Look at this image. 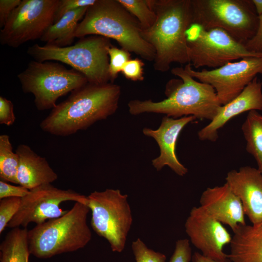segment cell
I'll use <instances>...</instances> for the list:
<instances>
[{
	"mask_svg": "<svg viewBox=\"0 0 262 262\" xmlns=\"http://www.w3.org/2000/svg\"><path fill=\"white\" fill-rule=\"evenodd\" d=\"M120 87L109 82H88L74 90L64 101L57 104L40 123L45 132L59 136L85 130L96 122L107 119L118 108Z\"/></svg>",
	"mask_w": 262,
	"mask_h": 262,
	"instance_id": "obj_1",
	"label": "cell"
},
{
	"mask_svg": "<svg viewBox=\"0 0 262 262\" xmlns=\"http://www.w3.org/2000/svg\"><path fill=\"white\" fill-rule=\"evenodd\" d=\"M148 1L156 18L142 35L155 50L154 69L165 72L174 63H190L186 33L192 24L191 0Z\"/></svg>",
	"mask_w": 262,
	"mask_h": 262,
	"instance_id": "obj_2",
	"label": "cell"
},
{
	"mask_svg": "<svg viewBox=\"0 0 262 262\" xmlns=\"http://www.w3.org/2000/svg\"><path fill=\"white\" fill-rule=\"evenodd\" d=\"M171 72L180 79H171L166 83V98L158 102L131 100L128 104L130 113L163 114L174 118L192 115L211 121L222 106L214 88L192 77L184 67L173 68Z\"/></svg>",
	"mask_w": 262,
	"mask_h": 262,
	"instance_id": "obj_3",
	"label": "cell"
},
{
	"mask_svg": "<svg viewBox=\"0 0 262 262\" xmlns=\"http://www.w3.org/2000/svg\"><path fill=\"white\" fill-rule=\"evenodd\" d=\"M138 22L117 0H97L89 6L77 28L75 37L98 35L116 41L121 48L148 61L155 51L142 37Z\"/></svg>",
	"mask_w": 262,
	"mask_h": 262,
	"instance_id": "obj_4",
	"label": "cell"
},
{
	"mask_svg": "<svg viewBox=\"0 0 262 262\" xmlns=\"http://www.w3.org/2000/svg\"><path fill=\"white\" fill-rule=\"evenodd\" d=\"M89 207L76 202L63 215L36 225L28 231L31 254L48 259L84 247L92 238L87 224Z\"/></svg>",
	"mask_w": 262,
	"mask_h": 262,
	"instance_id": "obj_5",
	"label": "cell"
},
{
	"mask_svg": "<svg viewBox=\"0 0 262 262\" xmlns=\"http://www.w3.org/2000/svg\"><path fill=\"white\" fill-rule=\"evenodd\" d=\"M111 46L110 39L92 35L65 47L35 44L27 53L38 62L54 60L68 65L82 74L89 83L102 84L111 82L108 50Z\"/></svg>",
	"mask_w": 262,
	"mask_h": 262,
	"instance_id": "obj_6",
	"label": "cell"
},
{
	"mask_svg": "<svg viewBox=\"0 0 262 262\" xmlns=\"http://www.w3.org/2000/svg\"><path fill=\"white\" fill-rule=\"evenodd\" d=\"M192 24L220 28L245 44L256 34L259 16L252 0H191Z\"/></svg>",
	"mask_w": 262,
	"mask_h": 262,
	"instance_id": "obj_7",
	"label": "cell"
},
{
	"mask_svg": "<svg viewBox=\"0 0 262 262\" xmlns=\"http://www.w3.org/2000/svg\"><path fill=\"white\" fill-rule=\"evenodd\" d=\"M22 91L34 97L39 111L53 109L58 99L87 84L86 77L58 63L33 60L17 76Z\"/></svg>",
	"mask_w": 262,
	"mask_h": 262,
	"instance_id": "obj_8",
	"label": "cell"
},
{
	"mask_svg": "<svg viewBox=\"0 0 262 262\" xmlns=\"http://www.w3.org/2000/svg\"><path fill=\"white\" fill-rule=\"evenodd\" d=\"M87 205L93 229L109 242L113 252H121L132 223L128 195L118 189L95 191L87 196Z\"/></svg>",
	"mask_w": 262,
	"mask_h": 262,
	"instance_id": "obj_9",
	"label": "cell"
},
{
	"mask_svg": "<svg viewBox=\"0 0 262 262\" xmlns=\"http://www.w3.org/2000/svg\"><path fill=\"white\" fill-rule=\"evenodd\" d=\"M190 63L195 68L215 69L246 57H262V53L249 51L220 28L204 29L192 23L186 33Z\"/></svg>",
	"mask_w": 262,
	"mask_h": 262,
	"instance_id": "obj_10",
	"label": "cell"
},
{
	"mask_svg": "<svg viewBox=\"0 0 262 262\" xmlns=\"http://www.w3.org/2000/svg\"><path fill=\"white\" fill-rule=\"evenodd\" d=\"M59 0H22L0 31V43L16 48L40 39L54 23Z\"/></svg>",
	"mask_w": 262,
	"mask_h": 262,
	"instance_id": "obj_11",
	"label": "cell"
},
{
	"mask_svg": "<svg viewBox=\"0 0 262 262\" xmlns=\"http://www.w3.org/2000/svg\"><path fill=\"white\" fill-rule=\"evenodd\" d=\"M68 201L87 205V196L71 189L57 188L51 183L38 186L21 198L19 208L7 227L26 228L32 222L39 225L58 218L68 211L60 208L61 204Z\"/></svg>",
	"mask_w": 262,
	"mask_h": 262,
	"instance_id": "obj_12",
	"label": "cell"
},
{
	"mask_svg": "<svg viewBox=\"0 0 262 262\" xmlns=\"http://www.w3.org/2000/svg\"><path fill=\"white\" fill-rule=\"evenodd\" d=\"M184 68L194 78L211 85L223 105L238 96L258 74H262V57H246L210 70L196 71L190 63Z\"/></svg>",
	"mask_w": 262,
	"mask_h": 262,
	"instance_id": "obj_13",
	"label": "cell"
},
{
	"mask_svg": "<svg viewBox=\"0 0 262 262\" xmlns=\"http://www.w3.org/2000/svg\"><path fill=\"white\" fill-rule=\"evenodd\" d=\"M185 230L191 243L201 254L218 262H226L228 255L223 251L230 244L232 236L223 226L200 206L191 210L185 224Z\"/></svg>",
	"mask_w": 262,
	"mask_h": 262,
	"instance_id": "obj_14",
	"label": "cell"
},
{
	"mask_svg": "<svg viewBox=\"0 0 262 262\" xmlns=\"http://www.w3.org/2000/svg\"><path fill=\"white\" fill-rule=\"evenodd\" d=\"M196 119L192 115L179 118L165 116L158 129L145 128L143 130L144 134L154 139L160 147V155L152 161V165L157 171L168 166L180 176L187 173L188 169L180 162L176 156V146L182 129Z\"/></svg>",
	"mask_w": 262,
	"mask_h": 262,
	"instance_id": "obj_15",
	"label": "cell"
},
{
	"mask_svg": "<svg viewBox=\"0 0 262 262\" xmlns=\"http://www.w3.org/2000/svg\"><path fill=\"white\" fill-rule=\"evenodd\" d=\"M253 110H262V82L257 77L238 96L221 106L215 116L198 131L199 139L215 142L218 138V131L229 120L242 113Z\"/></svg>",
	"mask_w": 262,
	"mask_h": 262,
	"instance_id": "obj_16",
	"label": "cell"
},
{
	"mask_svg": "<svg viewBox=\"0 0 262 262\" xmlns=\"http://www.w3.org/2000/svg\"><path fill=\"white\" fill-rule=\"evenodd\" d=\"M226 182L240 199L252 224L262 222V173L249 166L229 171Z\"/></svg>",
	"mask_w": 262,
	"mask_h": 262,
	"instance_id": "obj_17",
	"label": "cell"
},
{
	"mask_svg": "<svg viewBox=\"0 0 262 262\" xmlns=\"http://www.w3.org/2000/svg\"><path fill=\"white\" fill-rule=\"evenodd\" d=\"M200 207L208 214L234 232L246 224L242 204L239 198L226 183L208 187L201 194Z\"/></svg>",
	"mask_w": 262,
	"mask_h": 262,
	"instance_id": "obj_18",
	"label": "cell"
},
{
	"mask_svg": "<svg viewBox=\"0 0 262 262\" xmlns=\"http://www.w3.org/2000/svg\"><path fill=\"white\" fill-rule=\"evenodd\" d=\"M15 152L19 158L16 176L18 184L31 190L51 183L58 179L57 173L46 159L38 155L29 146L20 144Z\"/></svg>",
	"mask_w": 262,
	"mask_h": 262,
	"instance_id": "obj_19",
	"label": "cell"
},
{
	"mask_svg": "<svg viewBox=\"0 0 262 262\" xmlns=\"http://www.w3.org/2000/svg\"><path fill=\"white\" fill-rule=\"evenodd\" d=\"M233 233L229 260L231 262H262V222L241 225Z\"/></svg>",
	"mask_w": 262,
	"mask_h": 262,
	"instance_id": "obj_20",
	"label": "cell"
},
{
	"mask_svg": "<svg viewBox=\"0 0 262 262\" xmlns=\"http://www.w3.org/2000/svg\"><path fill=\"white\" fill-rule=\"evenodd\" d=\"M88 7L80 8L66 13L48 28L40 41L46 43V45L58 47L72 45L78 25Z\"/></svg>",
	"mask_w": 262,
	"mask_h": 262,
	"instance_id": "obj_21",
	"label": "cell"
},
{
	"mask_svg": "<svg viewBox=\"0 0 262 262\" xmlns=\"http://www.w3.org/2000/svg\"><path fill=\"white\" fill-rule=\"evenodd\" d=\"M30 254L26 228L12 229L0 244V262H29Z\"/></svg>",
	"mask_w": 262,
	"mask_h": 262,
	"instance_id": "obj_22",
	"label": "cell"
},
{
	"mask_svg": "<svg viewBox=\"0 0 262 262\" xmlns=\"http://www.w3.org/2000/svg\"><path fill=\"white\" fill-rule=\"evenodd\" d=\"M241 130L246 150L253 157L262 173V115L256 110L248 112Z\"/></svg>",
	"mask_w": 262,
	"mask_h": 262,
	"instance_id": "obj_23",
	"label": "cell"
},
{
	"mask_svg": "<svg viewBox=\"0 0 262 262\" xmlns=\"http://www.w3.org/2000/svg\"><path fill=\"white\" fill-rule=\"evenodd\" d=\"M19 158L14 152L9 136L0 135V178L1 180L18 184L17 172Z\"/></svg>",
	"mask_w": 262,
	"mask_h": 262,
	"instance_id": "obj_24",
	"label": "cell"
},
{
	"mask_svg": "<svg viewBox=\"0 0 262 262\" xmlns=\"http://www.w3.org/2000/svg\"><path fill=\"white\" fill-rule=\"evenodd\" d=\"M140 24L143 30L154 23L156 16L150 7L148 0H117Z\"/></svg>",
	"mask_w": 262,
	"mask_h": 262,
	"instance_id": "obj_25",
	"label": "cell"
},
{
	"mask_svg": "<svg viewBox=\"0 0 262 262\" xmlns=\"http://www.w3.org/2000/svg\"><path fill=\"white\" fill-rule=\"evenodd\" d=\"M109 57V73L111 82L114 83L126 63L130 60V52L111 46L108 50Z\"/></svg>",
	"mask_w": 262,
	"mask_h": 262,
	"instance_id": "obj_26",
	"label": "cell"
},
{
	"mask_svg": "<svg viewBox=\"0 0 262 262\" xmlns=\"http://www.w3.org/2000/svg\"><path fill=\"white\" fill-rule=\"evenodd\" d=\"M131 247L136 262H165L164 254L148 248L140 238L132 242Z\"/></svg>",
	"mask_w": 262,
	"mask_h": 262,
	"instance_id": "obj_27",
	"label": "cell"
},
{
	"mask_svg": "<svg viewBox=\"0 0 262 262\" xmlns=\"http://www.w3.org/2000/svg\"><path fill=\"white\" fill-rule=\"evenodd\" d=\"M21 198L11 197L4 198L0 200V233L7 227L18 211Z\"/></svg>",
	"mask_w": 262,
	"mask_h": 262,
	"instance_id": "obj_28",
	"label": "cell"
},
{
	"mask_svg": "<svg viewBox=\"0 0 262 262\" xmlns=\"http://www.w3.org/2000/svg\"><path fill=\"white\" fill-rule=\"evenodd\" d=\"M97 0H59L54 14V23L58 21L64 15L80 8L89 7Z\"/></svg>",
	"mask_w": 262,
	"mask_h": 262,
	"instance_id": "obj_29",
	"label": "cell"
},
{
	"mask_svg": "<svg viewBox=\"0 0 262 262\" xmlns=\"http://www.w3.org/2000/svg\"><path fill=\"white\" fill-rule=\"evenodd\" d=\"M144 62L138 58L130 59L124 65L121 72L128 80L142 81L144 79Z\"/></svg>",
	"mask_w": 262,
	"mask_h": 262,
	"instance_id": "obj_30",
	"label": "cell"
},
{
	"mask_svg": "<svg viewBox=\"0 0 262 262\" xmlns=\"http://www.w3.org/2000/svg\"><path fill=\"white\" fill-rule=\"evenodd\" d=\"M192 249L188 239L176 241L173 253L169 262H190L192 260Z\"/></svg>",
	"mask_w": 262,
	"mask_h": 262,
	"instance_id": "obj_31",
	"label": "cell"
},
{
	"mask_svg": "<svg viewBox=\"0 0 262 262\" xmlns=\"http://www.w3.org/2000/svg\"><path fill=\"white\" fill-rule=\"evenodd\" d=\"M15 120L13 102L0 96V124L9 126L14 123Z\"/></svg>",
	"mask_w": 262,
	"mask_h": 262,
	"instance_id": "obj_32",
	"label": "cell"
},
{
	"mask_svg": "<svg viewBox=\"0 0 262 262\" xmlns=\"http://www.w3.org/2000/svg\"><path fill=\"white\" fill-rule=\"evenodd\" d=\"M29 192L30 190L22 186H15L1 180L0 181V199L11 197L22 198Z\"/></svg>",
	"mask_w": 262,
	"mask_h": 262,
	"instance_id": "obj_33",
	"label": "cell"
},
{
	"mask_svg": "<svg viewBox=\"0 0 262 262\" xmlns=\"http://www.w3.org/2000/svg\"><path fill=\"white\" fill-rule=\"evenodd\" d=\"M22 0H0V28L5 25L13 11L20 4Z\"/></svg>",
	"mask_w": 262,
	"mask_h": 262,
	"instance_id": "obj_34",
	"label": "cell"
},
{
	"mask_svg": "<svg viewBox=\"0 0 262 262\" xmlns=\"http://www.w3.org/2000/svg\"><path fill=\"white\" fill-rule=\"evenodd\" d=\"M245 46L250 51L262 53V15L259 16V26L255 35L245 44Z\"/></svg>",
	"mask_w": 262,
	"mask_h": 262,
	"instance_id": "obj_35",
	"label": "cell"
},
{
	"mask_svg": "<svg viewBox=\"0 0 262 262\" xmlns=\"http://www.w3.org/2000/svg\"><path fill=\"white\" fill-rule=\"evenodd\" d=\"M192 262H218L205 257L200 253L195 252L192 255ZM226 262H231L229 260Z\"/></svg>",
	"mask_w": 262,
	"mask_h": 262,
	"instance_id": "obj_36",
	"label": "cell"
},
{
	"mask_svg": "<svg viewBox=\"0 0 262 262\" xmlns=\"http://www.w3.org/2000/svg\"><path fill=\"white\" fill-rule=\"evenodd\" d=\"M258 16L262 15V0H252Z\"/></svg>",
	"mask_w": 262,
	"mask_h": 262,
	"instance_id": "obj_37",
	"label": "cell"
}]
</instances>
